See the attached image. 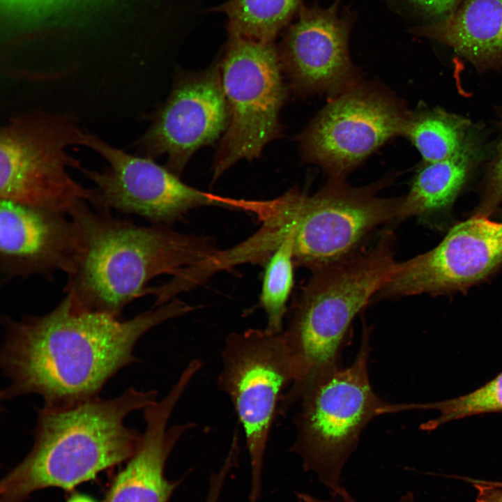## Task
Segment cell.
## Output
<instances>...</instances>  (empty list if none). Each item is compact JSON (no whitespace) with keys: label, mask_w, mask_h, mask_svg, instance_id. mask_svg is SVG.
<instances>
[{"label":"cell","mask_w":502,"mask_h":502,"mask_svg":"<svg viewBox=\"0 0 502 502\" xmlns=\"http://www.w3.org/2000/svg\"><path fill=\"white\" fill-rule=\"evenodd\" d=\"M195 309L173 299L123 320L78 310L66 295L45 314L5 317L0 362L8 383L1 397L38 395L47 409L96 399L114 374L137 360L134 349L144 335Z\"/></svg>","instance_id":"cell-1"},{"label":"cell","mask_w":502,"mask_h":502,"mask_svg":"<svg viewBox=\"0 0 502 502\" xmlns=\"http://www.w3.org/2000/svg\"><path fill=\"white\" fill-rule=\"evenodd\" d=\"M75 252L64 288L73 307L120 317L145 296L154 277L175 275L215 254L211 239L176 232L163 225L139 226L97 210L87 201L68 215Z\"/></svg>","instance_id":"cell-2"},{"label":"cell","mask_w":502,"mask_h":502,"mask_svg":"<svg viewBox=\"0 0 502 502\" xmlns=\"http://www.w3.org/2000/svg\"><path fill=\"white\" fill-rule=\"evenodd\" d=\"M157 397L155 390L130 387L112 399L40 408L32 448L2 479L0 502H22L46 487L70 490L128 461L142 434L127 425L126 418Z\"/></svg>","instance_id":"cell-3"},{"label":"cell","mask_w":502,"mask_h":502,"mask_svg":"<svg viewBox=\"0 0 502 502\" xmlns=\"http://www.w3.org/2000/svg\"><path fill=\"white\" fill-rule=\"evenodd\" d=\"M395 236L383 231L367 250L312 271L296 298L282 334L294 371L278 412L284 415L321 377L342 367L341 353L356 316L387 283L398 261Z\"/></svg>","instance_id":"cell-4"},{"label":"cell","mask_w":502,"mask_h":502,"mask_svg":"<svg viewBox=\"0 0 502 502\" xmlns=\"http://www.w3.org/2000/svg\"><path fill=\"white\" fill-rule=\"evenodd\" d=\"M386 181L353 187L330 178L312 195L291 189L269 200L268 216L277 235H294L295 266L312 272L360 251L378 229L396 220L402 197L379 195Z\"/></svg>","instance_id":"cell-5"},{"label":"cell","mask_w":502,"mask_h":502,"mask_svg":"<svg viewBox=\"0 0 502 502\" xmlns=\"http://www.w3.org/2000/svg\"><path fill=\"white\" fill-rule=\"evenodd\" d=\"M370 352V330L364 326L353 363L312 385L300 400L295 418L296 437L290 450L337 497L345 490L341 484L344 465L365 427L379 415L399 411V404L385 402L374 392L368 373Z\"/></svg>","instance_id":"cell-6"},{"label":"cell","mask_w":502,"mask_h":502,"mask_svg":"<svg viewBox=\"0 0 502 502\" xmlns=\"http://www.w3.org/2000/svg\"><path fill=\"white\" fill-rule=\"evenodd\" d=\"M85 132L68 114L33 111L10 119L0 131V197L68 215L89 199L91 189L73 179L81 169L68 148Z\"/></svg>","instance_id":"cell-7"},{"label":"cell","mask_w":502,"mask_h":502,"mask_svg":"<svg viewBox=\"0 0 502 502\" xmlns=\"http://www.w3.org/2000/svg\"><path fill=\"white\" fill-rule=\"evenodd\" d=\"M218 387L230 400L245 438L250 466V502H257L264 455L283 391L294 379L282 333L250 328L228 335Z\"/></svg>","instance_id":"cell-8"},{"label":"cell","mask_w":502,"mask_h":502,"mask_svg":"<svg viewBox=\"0 0 502 502\" xmlns=\"http://www.w3.org/2000/svg\"><path fill=\"white\" fill-rule=\"evenodd\" d=\"M229 123L213 165V180L238 160L259 157L280 132L286 89L274 43L230 39L219 64Z\"/></svg>","instance_id":"cell-9"},{"label":"cell","mask_w":502,"mask_h":502,"mask_svg":"<svg viewBox=\"0 0 502 502\" xmlns=\"http://www.w3.org/2000/svg\"><path fill=\"white\" fill-rule=\"evenodd\" d=\"M82 146L105 162L100 170L80 169L93 184L88 203L97 210L137 215L157 225L172 222L199 206L254 211L253 200L223 197L194 188L153 158L128 153L96 135L85 132Z\"/></svg>","instance_id":"cell-10"},{"label":"cell","mask_w":502,"mask_h":502,"mask_svg":"<svg viewBox=\"0 0 502 502\" xmlns=\"http://www.w3.org/2000/svg\"><path fill=\"white\" fill-rule=\"evenodd\" d=\"M409 115L385 90L356 84L333 97L300 137L303 158L344 178L387 141L403 135Z\"/></svg>","instance_id":"cell-11"},{"label":"cell","mask_w":502,"mask_h":502,"mask_svg":"<svg viewBox=\"0 0 502 502\" xmlns=\"http://www.w3.org/2000/svg\"><path fill=\"white\" fill-rule=\"evenodd\" d=\"M502 265V222L473 215L433 249L398 262L376 300L464 291Z\"/></svg>","instance_id":"cell-12"},{"label":"cell","mask_w":502,"mask_h":502,"mask_svg":"<svg viewBox=\"0 0 502 502\" xmlns=\"http://www.w3.org/2000/svg\"><path fill=\"white\" fill-rule=\"evenodd\" d=\"M335 0L300 8L282 31L277 47L283 72L300 93H326L335 96L357 84L349 53V38L357 15Z\"/></svg>","instance_id":"cell-13"},{"label":"cell","mask_w":502,"mask_h":502,"mask_svg":"<svg viewBox=\"0 0 502 502\" xmlns=\"http://www.w3.org/2000/svg\"><path fill=\"white\" fill-rule=\"evenodd\" d=\"M229 118L219 65L213 66L178 79L137 146L144 156H167L166 167L178 176L195 151L225 133Z\"/></svg>","instance_id":"cell-14"},{"label":"cell","mask_w":502,"mask_h":502,"mask_svg":"<svg viewBox=\"0 0 502 502\" xmlns=\"http://www.w3.org/2000/svg\"><path fill=\"white\" fill-rule=\"evenodd\" d=\"M75 252L73 225L63 213L1 199V282L54 273L68 274Z\"/></svg>","instance_id":"cell-15"},{"label":"cell","mask_w":502,"mask_h":502,"mask_svg":"<svg viewBox=\"0 0 502 502\" xmlns=\"http://www.w3.org/2000/svg\"><path fill=\"white\" fill-rule=\"evenodd\" d=\"M189 386L178 378L161 400L144 409L145 429L133 455L114 478L105 502H168L179 484L165 475L167 459L195 423L169 425L176 406Z\"/></svg>","instance_id":"cell-16"},{"label":"cell","mask_w":502,"mask_h":502,"mask_svg":"<svg viewBox=\"0 0 502 502\" xmlns=\"http://www.w3.org/2000/svg\"><path fill=\"white\" fill-rule=\"evenodd\" d=\"M413 34L446 44L476 66L502 62V0H462L443 19Z\"/></svg>","instance_id":"cell-17"},{"label":"cell","mask_w":502,"mask_h":502,"mask_svg":"<svg viewBox=\"0 0 502 502\" xmlns=\"http://www.w3.org/2000/svg\"><path fill=\"white\" fill-rule=\"evenodd\" d=\"M476 153L475 144L466 139L451 156L427 162L402 197L397 220L411 217L429 220L448 212L467 180Z\"/></svg>","instance_id":"cell-18"},{"label":"cell","mask_w":502,"mask_h":502,"mask_svg":"<svg viewBox=\"0 0 502 502\" xmlns=\"http://www.w3.org/2000/svg\"><path fill=\"white\" fill-rule=\"evenodd\" d=\"M304 0H227L216 10L227 18L230 39L274 43Z\"/></svg>","instance_id":"cell-19"},{"label":"cell","mask_w":502,"mask_h":502,"mask_svg":"<svg viewBox=\"0 0 502 502\" xmlns=\"http://www.w3.org/2000/svg\"><path fill=\"white\" fill-rule=\"evenodd\" d=\"M462 120L441 112L409 116L403 132L427 162L444 160L457 152L466 139Z\"/></svg>","instance_id":"cell-20"},{"label":"cell","mask_w":502,"mask_h":502,"mask_svg":"<svg viewBox=\"0 0 502 502\" xmlns=\"http://www.w3.org/2000/svg\"><path fill=\"white\" fill-rule=\"evenodd\" d=\"M294 235L289 231L268 259L263 278L260 303L266 316L265 329L277 334L283 330V319L294 286Z\"/></svg>","instance_id":"cell-21"},{"label":"cell","mask_w":502,"mask_h":502,"mask_svg":"<svg viewBox=\"0 0 502 502\" xmlns=\"http://www.w3.org/2000/svg\"><path fill=\"white\" fill-rule=\"evenodd\" d=\"M409 409L440 411V416L423 425V429L425 430H432L444 423L471 416L502 412V372L467 395L435 403L409 404Z\"/></svg>","instance_id":"cell-22"},{"label":"cell","mask_w":502,"mask_h":502,"mask_svg":"<svg viewBox=\"0 0 502 502\" xmlns=\"http://www.w3.org/2000/svg\"><path fill=\"white\" fill-rule=\"evenodd\" d=\"M502 202V139L496 160L487 179L485 192L474 215L489 218Z\"/></svg>","instance_id":"cell-23"},{"label":"cell","mask_w":502,"mask_h":502,"mask_svg":"<svg viewBox=\"0 0 502 502\" xmlns=\"http://www.w3.org/2000/svg\"><path fill=\"white\" fill-rule=\"evenodd\" d=\"M462 0H400L418 16L429 21H439L450 14ZM428 24V23H427Z\"/></svg>","instance_id":"cell-24"},{"label":"cell","mask_w":502,"mask_h":502,"mask_svg":"<svg viewBox=\"0 0 502 502\" xmlns=\"http://www.w3.org/2000/svg\"><path fill=\"white\" fill-rule=\"evenodd\" d=\"M477 489L476 502H502V487L490 485L487 480L464 478Z\"/></svg>","instance_id":"cell-25"},{"label":"cell","mask_w":502,"mask_h":502,"mask_svg":"<svg viewBox=\"0 0 502 502\" xmlns=\"http://www.w3.org/2000/svg\"><path fill=\"white\" fill-rule=\"evenodd\" d=\"M62 0H1L6 8L17 11H36Z\"/></svg>","instance_id":"cell-26"},{"label":"cell","mask_w":502,"mask_h":502,"mask_svg":"<svg viewBox=\"0 0 502 502\" xmlns=\"http://www.w3.org/2000/svg\"><path fill=\"white\" fill-rule=\"evenodd\" d=\"M227 473L226 470L220 469L218 472L213 475L205 502L218 501Z\"/></svg>","instance_id":"cell-27"},{"label":"cell","mask_w":502,"mask_h":502,"mask_svg":"<svg viewBox=\"0 0 502 502\" xmlns=\"http://www.w3.org/2000/svg\"><path fill=\"white\" fill-rule=\"evenodd\" d=\"M67 502H96L90 496L84 494H75L72 496Z\"/></svg>","instance_id":"cell-28"},{"label":"cell","mask_w":502,"mask_h":502,"mask_svg":"<svg viewBox=\"0 0 502 502\" xmlns=\"http://www.w3.org/2000/svg\"><path fill=\"white\" fill-rule=\"evenodd\" d=\"M399 502H415L413 494L407 492L400 498Z\"/></svg>","instance_id":"cell-29"},{"label":"cell","mask_w":502,"mask_h":502,"mask_svg":"<svg viewBox=\"0 0 502 502\" xmlns=\"http://www.w3.org/2000/svg\"><path fill=\"white\" fill-rule=\"evenodd\" d=\"M487 482L488 483H489L490 485H494L496 487H502V482H494V481H487Z\"/></svg>","instance_id":"cell-30"}]
</instances>
